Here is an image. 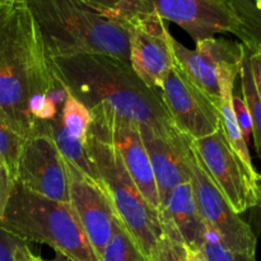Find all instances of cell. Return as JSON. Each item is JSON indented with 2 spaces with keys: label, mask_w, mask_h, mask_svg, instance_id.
I'll return each mask as SVG.
<instances>
[{
  "label": "cell",
  "mask_w": 261,
  "mask_h": 261,
  "mask_svg": "<svg viewBox=\"0 0 261 261\" xmlns=\"http://www.w3.org/2000/svg\"><path fill=\"white\" fill-rule=\"evenodd\" d=\"M68 89L54 71L27 0L0 3V119L22 138L48 134Z\"/></svg>",
  "instance_id": "6da1fadb"
},
{
  "label": "cell",
  "mask_w": 261,
  "mask_h": 261,
  "mask_svg": "<svg viewBox=\"0 0 261 261\" xmlns=\"http://www.w3.org/2000/svg\"><path fill=\"white\" fill-rule=\"evenodd\" d=\"M48 59L69 93L89 111L103 107L167 138L180 134L163 106L160 92L148 87L127 61L102 54Z\"/></svg>",
  "instance_id": "7a4b0ae2"
},
{
  "label": "cell",
  "mask_w": 261,
  "mask_h": 261,
  "mask_svg": "<svg viewBox=\"0 0 261 261\" xmlns=\"http://www.w3.org/2000/svg\"><path fill=\"white\" fill-rule=\"evenodd\" d=\"M48 58L102 54L129 61V32L78 0H27Z\"/></svg>",
  "instance_id": "3957f363"
},
{
  "label": "cell",
  "mask_w": 261,
  "mask_h": 261,
  "mask_svg": "<svg viewBox=\"0 0 261 261\" xmlns=\"http://www.w3.org/2000/svg\"><path fill=\"white\" fill-rule=\"evenodd\" d=\"M0 227L25 242L53 247L70 261H101L70 204L51 200L13 182Z\"/></svg>",
  "instance_id": "277c9868"
},
{
  "label": "cell",
  "mask_w": 261,
  "mask_h": 261,
  "mask_svg": "<svg viewBox=\"0 0 261 261\" xmlns=\"http://www.w3.org/2000/svg\"><path fill=\"white\" fill-rule=\"evenodd\" d=\"M86 152L96 175V181L109 195L116 217L126 228L142 256L148 261L161 234L158 216L122 163L114 147L88 130Z\"/></svg>",
  "instance_id": "5b68a950"
},
{
  "label": "cell",
  "mask_w": 261,
  "mask_h": 261,
  "mask_svg": "<svg viewBox=\"0 0 261 261\" xmlns=\"http://www.w3.org/2000/svg\"><path fill=\"white\" fill-rule=\"evenodd\" d=\"M184 155L194 196L205 224L218 233L227 249L255 256L257 240L254 229L231 208L223 194L206 175L189 138H186Z\"/></svg>",
  "instance_id": "8992f818"
},
{
  "label": "cell",
  "mask_w": 261,
  "mask_h": 261,
  "mask_svg": "<svg viewBox=\"0 0 261 261\" xmlns=\"http://www.w3.org/2000/svg\"><path fill=\"white\" fill-rule=\"evenodd\" d=\"M206 175L223 194L237 214L245 213L256 203L257 178L247 171L229 145L223 130L198 140H190Z\"/></svg>",
  "instance_id": "52a82bcc"
},
{
  "label": "cell",
  "mask_w": 261,
  "mask_h": 261,
  "mask_svg": "<svg viewBox=\"0 0 261 261\" xmlns=\"http://www.w3.org/2000/svg\"><path fill=\"white\" fill-rule=\"evenodd\" d=\"M89 112L92 114L89 132L115 148L121 157L130 177L133 178L150 208L158 216L161 203L157 184L147 150L140 137L139 126L103 107H98Z\"/></svg>",
  "instance_id": "ba28073f"
},
{
  "label": "cell",
  "mask_w": 261,
  "mask_h": 261,
  "mask_svg": "<svg viewBox=\"0 0 261 261\" xmlns=\"http://www.w3.org/2000/svg\"><path fill=\"white\" fill-rule=\"evenodd\" d=\"M175 64L218 109L221 103V76L227 70H240L244 46L226 38L211 37L196 41L190 50L172 37Z\"/></svg>",
  "instance_id": "9c48e42d"
},
{
  "label": "cell",
  "mask_w": 261,
  "mask_h": 261,
  "mask_svg": "<svg viewBox=\"0 0 261 261\" xmlns=\"http://www.w3.org/2000/svg\"><path fill=\"white\" fill-rule=\"evenodd\" d=\"M129 32V61L133 70L148 87L160 91L175 66L173 36L154 12L139 13L125 23Z\"/></svg>",
  "instance_id": "30bf717a"
},
{
  "label": "cell",
  "mask_w": 261,
  "mask_h": 261,
  "mask_svg": "<svg viewBox=\"0 0 261 261\" xmlns=\"http://www.w3.org/2000/svg\"><path fill=\"white\" fill-rule=\"evenodd\" d=\"M158 92L175 129L190 140L208 137L221 127L218 109L176 64Z\"/></svg>",
  "instance_id": "8fae6325"
},
{
  "label": "cell",
  "mask_w": 261,
  "mask_h": 261,
  "mask_svg": "<svg viewBox=\"0 0 261 261\" xmlns=\"http://www.w3.org/2000/svg\"><path fill=\"white\" fill-rule=\"evenodd\" d=\"M14 182L51 200L69 203L64 158L48 134L24 138Z\"/></svg>",
  "instance_id": "7c38bea8"
},
{
  "label": "cell",
  "mask_w": 261,
  "mask_h": 261,
  "mask_svg": "<svg viewBox=\"0 0 261 261\" xmlns=\"http://www.w3.org/2000/svg\"><path fill=\"white\" fill-rule=\"evenodd\" d=\"M64 165L68 176L69 204L97 256L101 257L112 233V224L116 217L114 206L102 185L70 162L64 161Z\"/></svg>",
  "instance_id": "4fadbf2b"
},
{
  "label": "cell",
  "mask_w": 261,
  "mask_h": 261,
  "mask_svg": "<svg viewBox=\"0 0 261 261\" xmlns=\"http://www.w3.org/2000/svg\"><path fill=\"white\" fill-rule=\"evenodd\" d=\"M163 20L180 25L194 41L221 33L239 36V23L223 0H147Z\"/></svg>",
  "instance_id": "5bb4252c"
},
{
  "label": "cell",
  "mask_w": 261,
  "mask_h": 261,
  "mask_svg": "<svg viewBox=\"0 0 261 261\" xmlns=\"http://www.w3.org/2000/svg\"><path fill=\"white\" fill-rule=\"evenodd\" d=\"M161 231L184 242L189 249H201L206 224L199 212L190 181L180 184L167 194L158 211Z\"/></svg>",
  "instance_id": "9a60e30c"
},
{
  "label": "cell",
  "mask_w": 261,
  "mask_h": 261,
  "mask_svg": "<svg viewBox=\"0 0 261 261\" xmlns=\"http://www.w3.org/2000/svg\"><path fill=\"white\" fill-rule=\"evenodd\" d=\"M139 133L152 166L160 203L162 204L173 188L190 181L184 155L186 137L180 133L177 137L167 138L148 126H139Z\"/></svg>",
  "instance_id": "2e32d148"
},
{
  "label": "cell",
  "mask_w": 261,
  "mask_h": 261,
  "mask_svg": "<svg viewBox=\"0 0 261 261\" xmlns=\"http://www.w3.org/2000/svg\"><path fill=\"white\" fill-rule=\"evenodd\" d=\"M239 74L240 70H227L221 76V103L218 107L219 116H221V129L223 130L229 145L234 150V153L239 155L247 171L252 176H259L254 165H252L249 144L245 142L241 129L237 124L236 115H234L233 88L234 81L239 76Z\"/></svg>",
  "instance_id": "e0dca14e"
},
{
  "label": "cell",
  "mask_w": 261,
  "mask_h": 261,
  "mask_svg": "<svg viewBox=\"0 0 261 261\" xmlns=\"http://www.w3.org/2000/svg\"><path fill=\"white\" fill-rule=\"evenodd\" d=\"M239 23L241 43L261 45V0H223Z\"/></svg>",
  "instance_id": "ac0fdd59"
},
{
  "label": "cell",
  "mask_w": 261,
  "mask_h": 261,
  "mask_svg": "<svg viewBox=\"0 0 261 261\" xmlns=\"http://www.w3.org/2000/svg\"><path fill=\"white\" fill-rule=\"evenodd\" d=\"M242 46H244V53H242L241 68H240L239 74L240 81H241L242 98L246 102L250 116H251L255 150L261 158V96L255 84L254 75H252L251 65H250V51L244 43Z\"/></svg>",
  "instance_id": "d6986e66"
},
{
  "label": "cell",
  "mask_w": 261,
  "mask_h": 261,
  "mask_svg": "<svg viewBox=\"0 0 261 261\" xmlns=\"http://www.w3.org/2000/svg\"><path fill=\"white\" fill-rule=\"evenodd\" d=\"M101 261H142V256L132 236L117 217L112 224V233L101 254Z\"/></svg>",
  "instance_id": "ffe728a7"
},
{
  "label": "cell",
  "mask_w": 261,
  "mask_h": 261,
  "mask_svg": "<svg viewBox=\"0 0 261 261\" xmlns=\"http://www.w3.org/2000/svg\"><path fill=\"white\" fill-rule=\"evenodd\" d=\"M94 12L112 20L126 23L139 13L152 12L147 0H78Z\"/></svg>",
  "instance_id": "44dd1931"
},
{
  "label": "cell",
  "mask_w": 261,
  "mask_h": 261,
  "mask_svg": "<svg viewBox=\"0 0 261 261\" xmlns=\"http://www.w3.org/2000/svg\"><path fill=\"white\" fill-rule=\"evenodd\" d=\"M61 122L69 137L79 142L87 143L88 130L92 122V114L70 93L66 96L61 110Z\"/></svg>",
  "instance_id": "7402d4cb"
},
{
  "label": "cell",
  "mask_w": 261,
  "mask_h": 261,
  "mask_svg": "<svg viewBox=\"0 0 261 261\" xmlns=\"http://www.w3.org/2000/svg\"><path fill=\"white\" fill-rule=\"evenodd\" d=\"M24 138L13 132L2 119H0V168L15 180L18 157L22 149Z\"/></svg>",
  "instance_id": "603a6c76"
},
{
  "label": "cell",
  "mask_w": 261,
  "mask_h": 261,
  "mask_svg": "<svg viewBox=\"0 0 261 261\" xmlns=\"http://www.w3.org/2000/svg\"><path fill=\"white\" fill-rule=\"evenodd\" d=\"M201 250L209 261H257L256 256L234 252L222 244L218 233L206 224L205 241Z\"/></svg>",
  "instance_id": "cb8c5ba5"
},
{
  "label": "cell",
  "mask_w": 261,
  "mask_h": 261,
  "mask_svg": "<svg viewBox=\"0 0 261 261\" xmlns=\"http://www.w3.org/2000/svg\"><path fill=\"white\" fill-rule=\"evenodd\" d=\"M148 261H189L188 247L184 242L161 232Z\"/></svg>",
  "instance_id": "d4e9b609"
},
{
  "label": "cell",
  "mask_w": 261,
  "mask_h": 261,
  "mask_svg": "<svg viewBox=\"0 0 261 261\" xmlns=\"http://www.w3.org/2000/svg\"><path fill=\"white\" fill-rule=\"evenodd\" d=\"M30 254L28 242L0 227V261H23Z\"/></svg>",
  "instance_id": "484cf974"
},
{
  "label": "cell",
  "mask_w": 261,
  "mask_h": 261,
  "mask_svg": "<svg viewBox=\"0 0 261 261\" xmlns=\"http://www.w3.org/2000/svg\"><path fill=\"white\" fill-rule=\"evenodd\" d=\"M233 109L234 115H236L237 124H239L240 129H241L242 135H244L245 142L249 144L250 139L252 135V121L251 116H250V111L247 109L246 102L244 101L241 96L233 93Z\"/></svg>",
  "instance_id": "4316f807"
},
{
  "label": "cell",
  "mask_w": 261,
  "mask_h": 261,
  "mask_svg": "<svg viewBox=\"0 0 261 261\" xmlns=\"http://www.w3.org/2000/svg\"><path fill=\"white\" fill-rule=\"evenodd\" d=\"M246 47L250 51V65H251L255 84H256V88L261 96V45L252 46V47L246 46Z\"/></svg>",
  "instance_id": "83f0119b"
},
{
  "label": "cell",
  "mask_w": 261,
  "mask_h": 261,
  "mask_svg": "<svg viewBox=\"0 0 261 261\" xmlns=\"http://www.w3.org/2000/svg\"><path fill=\"white\" fill-rule=\"evenodd\" d=\"M249 212L250 221H251V224H250V226L254 227L256 233L261 237V175H259V178H257L256 203H255V205L252 206V208L249 209Z\"/></svg>",
  "instance_id": "f1b7e54d"
},
{
  "label": "cell",
  "mask_w": 261,
  "mask_h": 261,
  "mask_svg": "<svg viewBox=\"0 0 261 261\" xmlns=\"http://www.w3.org/2000/svg\"><path fill=\"white\" fill-rule=\"evenodd\" d=\"M13 182L14 181L10 178V176L4 170L0 168V217H2L3 211H4L5 203H7L8 196H9V191Z\"/></svg>",
  "instance_id": "f546056e"
},
{
  "label": "cell",
  "mask_w": 261,
  "mask_h": 261,
  "mask_svg": "<svg viewBox=\"0 0 261 261\" xmlns=\"http://www.w3.org/2000/svg\"><path fill=\"white\" fill-rule=\"evenodd\" d=\"M189 261H209L201 249H189L188 247Z\"/></svg>",
  "instance_id": "4dcf8cb0"
},
{
  "label": "cell",
  "mask_w": 261,
  "mask_h": 261,
  "mask_svg": "<svg viewBox=\"0 0 261 261\" xmlns=\"http://www.w3.org/2000/svg\"><path fill=\"white\" fill-rule=\"evenodd\" d=\"M43 261H70V260L66 259V257L64 256V255L58 254V252H56V255H55V257H54V259H51V260H43Z\"/></svg>",
  "instance_id": "1f68e13d"
},
{
  "label": "cell",
  "mask_w": 261,
  "mask_h": 261,
  "mask_svg": "<svg viewBox=\"0 0 261 261\" xmlns=\"http://www.w3.org/2000/svg\"><path fill=\"white\" fill-rule=\"evenodd\" d=\"M23 261H43V260L41 259L40 256H37V255H35V254H33V252H32V254L28 255V256L25 257V259L23 260Z\"/></svg>",
  "instance_id": "d6a6232c"
},
{
  "label": "cell",
  "mask_w": 261,
  "mask_h": 261,
  "mask_svg": "<svg viewBox=\"0 0 261 261\" xmlns=\"http://www.w3.org/2000/svg\"><path fill=\"white\" fill-rule=\"evenodd\" d=\"M142 261H147V260H145V259H144V260H142Z\"/></svg>",
  "instance_id": "836d02e7"
},
{
  "label": "cell",
  "mask_w": 261,
  "mask_h": 261,
  "mask_svg": "<svg viewBox=\"0 0 261 261\" xmlns=\"http://www.w3.org/2000/svg\"><path fill=\"white\" fill-rule=\"evenodd\" d=\"M3 2V0H0V3H2Z\"/></svg>",
  "instance_id": "e575fe53"
}]
</instances>
